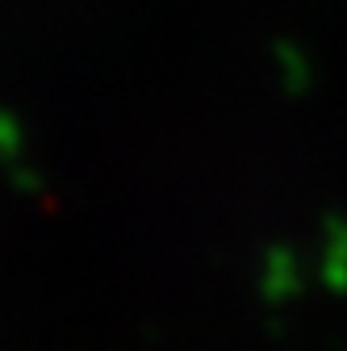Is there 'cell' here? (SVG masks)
Returning <instances> with one entry per match:
<instances>
[{
  "instance_id": "obj_4",
  "label": "cell",
  "mask_w": 347,
  "mask_h": 351,
  "mask_svg": "<svg viewBox=\"0 0 347 351\" xmlns=\"http://www.w3.org/2000/svg\"><path fill=\"white\" fill-rule=\"evenodd\" d=\"M17 155H21V125H17L13 113L0 109V159H5V163H17Z\"/></svg>"
},
{
  "instance_id": "obj_2",
  "label": "cell",
  "mask_w": 347,
  "mask_h": 351,
  "mask_svg": "<svg viewBox=\"0 0 347 351\" xmlns=\"http://www.w3.org/2000/svg\"><path fill=\"white\" fill-rule=\"evenodd\" d=\"M326 247H322V280L331 293H347V222L343 217H326Z\"/></svg>"
},
{
  "instance_id": "obj_1",
  "label": "cell",
  "mask_w": 347,
  "mask_h": 351,
  "mask_svg": "<svg viewBox=\"0 0 347 351\" xmlns=\"http://www.w3.org/2000/svg\"><path fill=\"white\" fill-rule=\"evenodd\" d=\"M259 293H264V301L280 305L297 293V259L289 247H268L264 255V272H259Z\"/></svg>"
},
{
  "instance_id": "obj_3",
  "label": "cell",
  "mask_w": 347,
  "mask_h": 351,
  "mask_svg": "<svg viewBox=\"0 0 347 351\" xmlns=\"http://www.w3.org/2000/svg\"><path fill=\"white\" fill-rule=\"evenodd\" d=\"M276 67H280V80H285V93L289 97H301L310 88V63L297 55V47H276Z\"/></svg>"
}]
</instances>
